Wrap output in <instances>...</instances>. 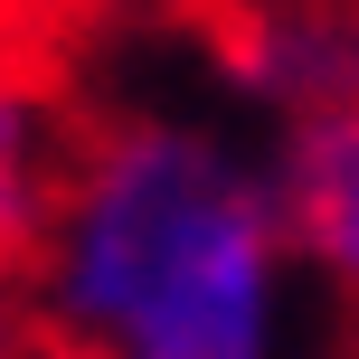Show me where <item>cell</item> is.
<instances>
[{"mask_svg": "<svg viewBox=\"0 0 359 359\" xmlns=\"http://www.w3.org/2000/svg\"><path fill=\"white\" fill-rule=\"evenodd\" d=\"M57 170H67V142H57V104L38 86V67L19 48H0V265L38 246V217L57 198Z\"/></svg>", "mask_w": 359, "mask_h": 359, "instance_id": "obj_4", "label": "cell"}, {"mask_svg": "<svg viewBox=\"0 0 359 359\" xmlns=\"http://www.w3.org/2000/svg\"><path fill=\"white\" fill-rule=\"evenodd\" d=\"M0 359H48V322H38V303L10 284V265H0Z\"/></svg>", "mask_w": 359, "mask_h": 359, "instance_id": "obj_5", "label": "cell"}, {"mask_svg": "<svg viewBox=\"0 0 359 359\" xmlns=\"http://www.w3.org/2000/svg\"><path fill=\"white\" fill-rule=\"evenodd\" d=\"M236 95H255L284 123L359 104V0H246L217 29Z\"/></svg>", "mask_w": 359, "mask_h": 359, "instance_id": "obj_2", "label": "cell"}, {"mask_svg": "<svg viewBox=\"0 0 359 359\" xmlns=\"http://www.w3.org/2000/svg\"><path fill=\"white\" fill-rule=\"evenodd\" d=\"M274 189H284V227H293L303 274L359 322V104L293 123Z\"/></svg>", "mask_w": 359, "mask_h": 359, "instance_id": "obj_3", "label": "cell"}, {"mask_svg": "<svg viewBox=\"0 0 359 359\" xmlns=\"http://www.w3.org/2000/svg\"><path fill=\"white\" fill-rule=\"evenodd\" d=\"M29 274L67 359H293L303 255L284 189L180 114H133L67 151Z\"/></svg>", "mask_w": 359, "mask_h": 359, "instance_id": "obj_1", "label": "cell"}]
</instances>
